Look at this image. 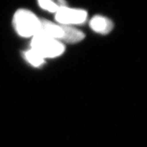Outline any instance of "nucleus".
I'll use <instances>...</instances> for the list:
<instances>
[{"mask_svg": "<svg viewBox=\"0 0 147 147\" xmlns=\"http://www.w3.org/2000/svg\"><path fill=\"white\" fill-rule=\"evenodd\" d=\"M13 25L15 31L22 37H33L39 33L40 20L32 11L19 9L14 13Z\"/></svg>", "mask_w": 147, "mask_h": 147, "instance_id": "nucleus-1", "label": "nucleus"}, {"mask_svg": "<svg viewBox=\"0 0 147 147\" xmlns=\"http://www.w3.org/2000/svg\"><path fill=\"white\" fill-rule=\"evenodd\" d=\"M31 49L40 55L43 58H54L61 55L65 50L62 42L41 34L32 37Z\"/></svg>", "mask_w": 147, "mask_h": 147, "instance_id": "nucleus-2", "label": "nucleus"}, {"mask_svg": "<svg viewBox=\"0 0 147 147\" xmlns=\"http://www.w3.org/2000/svg\"><path fill=\"white\" fill-rule=\"evenodd\" d=\"M88 17V13L84 10L76 9L64 6L59 7L55 13L56 21L62 26L79 25L84 23Z\"/></svg>", "mask_w": 147, "mask_h": 147, "instance_id": "nucleus-3", "label": "nucleus"}, {"mask_svg": "<svg viewBox=\"0 0 147 147\" xmlns=\"http://www.w3.org/2000/svg\"><path fill=\"white\" fill-rule=\"evenodd\" d=\"M38 34H41L61 42L63 30L61 25L56 24L47 20H40V28Z\"/></svg>", "mask_w": 147, "mask_h": 147, "instance_id": "nucleus-4", "label": "nucleus"}, {"mask_svg": "<svg viewBox=\"0 0 147 147\" xmlns=\"http://www.w3.org/2000/svg\"><path fill=\"white\" fill-rule=\"evenodd\" d=\"M90 26L93 32L105 34L111 32L114 28V23L107 17L96 15L90 20Z\"/></svg>", "mask_w": 147, "mask_h": 147, "instance_id": "nucleus-5", "label": "nucleus"}, {"mask_svg": "<svg viewBox=\"0 0 147 147\" xmlns=\"http://www.w3.org/2000/svg\"><path fill=\"white\" fill-rule=\"evenodd\" d=\"M62 26V25H61ZM63 36L61 41L67 43H77L83 40L85 37L84 32L76 28L69 26H62Z\"/></svg>", "mask_w": 147, "mask_h": 147, "instance_id": "nucleus-6", "label": "nucleus"}, {"mask_svg": "<svg viewBox=\"0 0 147 147\" xmlns=\"http://www.w3.org/2000/svg\"><path fill=\"white\" fill-rule=\"evenodd\" d=\"M25 59L34 67H39L45 63V59L32 49L24 52Z\"/></svg>", "mask_w": 147, "mask_h": 147, "instance_id": "nucleus-7", "label": "nucleus"}, {"mask_svg": "<svg viewBox=\"0 0 147 147\" xmlns=\"http://www.w3.org/2000/svg\"><path fill=\"white\" fill-rule=\"evenodd\" d=\"M38 4L41 8L51 13H55L59 8L58 4L52 0H38Z\"/></svg>", "mask_w": 147, "mask_h": 147, "instance_id": "nucleus-8", "label": "nucleus"}]
</instances>
